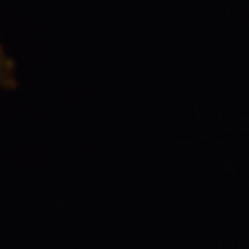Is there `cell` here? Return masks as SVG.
Wrapping results in <instances>:
<instances>
[{"mask_svg":"<svg viewBox=\"0 0 249 249\" xmlns=\"http://www.w3.org/2000/svg\"><path fill=\"white\" fill-rule=\"evenodd\" d=\"M13 83V62L7 57L0 46V86H12Z\"/></svg>","mask_w":249,"mask_h":249,"instance_id":"1","label":"cell"}]
</instances>
